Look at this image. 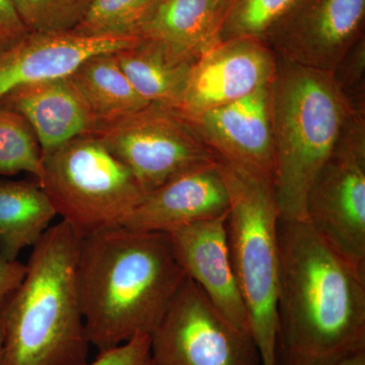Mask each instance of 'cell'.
Returning <instances> with one entry per match:
<instances>
[{"label":"cell","mask_w":365,"mask_h":365,"mask_svg":"<svg viewBox=\"0 0 365 365\" xmlns=\"http://www.w3.org/2000/svg\"><path fill=\"white\" fill-rule=\"evenodd\" d=\"M331 365H365V351L356 353Z\"/></svg>","instance_id":"obj_29"},{"label":"cell","mask_w":365,"mask_h":365,"mask_svg":"<svg viewBox=\"0 0 365 365\" xmlns=\"http://www.w3.org/2000/svg\"><path fill=\"white\" fill-rule=\"evenodd\" d=\"M230 198L227 237L250 332L262 365H275L279 290L280 211L273 184L239 174L220 163Z\"/></svg>","instance_id":"obj_5"},{"label":"cell","mask_w":365,"mask_h":365,"mask_svg":"<svg viewBox=\"0 0 365 365\" xmlns=\"http://www.w3.org/2000/svg\"><path fill=\"white\" fill-rule=\"evenodd\" d=\"M135 37L86 36L71 31L29 33L0 50V101L35 81L67 76L88 57L130 47Z\"/></svg>","instance_id":"obj_14"},{"label":"cell","mask_w":365,"mask_h":365,"mask_svg":"<svg viewBox=\"0 0 365 365\" xmlns=\"http://www.w3.org/2000/svg\"><path fill=\"white\" fill-rule=\"evenodd\" d=\"M299 0H232L222 41L237 37L263 39L268 31Z\"/></svg>","instance_id":"obj_24"},{"label":"cell","mask_w":365,"mask_h":365,"mask_svg":"<svg viewBox=\"0 0 365 365\" xmlns=\"http://www.w3.org/2000/svg\"><path fill=\"white\" fill-rule=\"evenodd\" d=\"M335 76L278 58L270 85L273 188L284 220H306L307 194L354 109Z\"/></svg>","instance_id":"obj_4"},{"label":"cell","mask_w":365,"mask_h":365,"mask_svg":"<svg viewBox=\"0 0 365 365\" xmlns=\"http://www.w3.org/2000/svg\"><path fill=\"white\" fill-rule=\"evenodd\" d=\"M93 136L130 170L145 194L178 176L222 163L184 115L148 104L98 125Z\"/></svg>","instance_id":"obj_7"},{"label":"cell","mask_w":365,"mask_h":365,"mask_svg":"<svg viewBox=\"0 0 365 365\" xmlns=\"http://www.w3.org/2000/svg\"><path fill=\"white\" fill-rule=\"evenodd\" d=\"M2 359H4V335H2L1 325H0V365H4Z\"/></svg>","instance_id":"obj_30"},{"label":"cell","mask_w":365,"mask_h":365,"mask_svg":"<svg viewBox=\"0 0 365 365\" xmlns=\"http://www.w3.org/2000/svg\"><path fill=\"white\" fill-rule=\"evenodd\" d=\"M220 165L190 170L146 194L122 227L169 235L228 212L230 198Z\"/></svg>","instance_id":"obj_15"},{"label":"cell","mask_w":365,"mask_h":365,"mask_svg":"<svg viewBox=\"0 0 365 365\" xmlns=\"http://www.w3.org/2000/svg\"><path fill=\"white\" fill-rule=\"evenodd\" d=\"M155 0H93L73 32L86 36L134 37L139 21ZM136 38V37H135Z\"/></svg>","instance_id":"obj_22"},{"label":"cell","mask_w":365,"mask_h":365,"mask_svg":"<svg viewBox=\"0 0 365 365\" xmlns=\"http://www.w3.org/2000/svg\"><path fill=\"white\" fill-rule=\"evenodd\" d=\"M29 33L11 0H0V50L19 42Z\"/></svg>","instance_id":"obj_27"},{"label":"cell","mask_w":365,"mask_h":365,"mask_svg":"<svg viewBox=\"0 0 365 365\" xmlns=\"http://www.w3.org/2000/svg\"><path fill=\"white\" fill-rule=\"evenodd\" d=\"M81 235L61 220L33 247L25 278L0 304L4 365H83L91 343L76 281Z\"/></svg>","instance_id":"obj_3"},{"label":"cell","mask_w":365,"mask_h":365,"mask_svg":"<svg viewBox=\"0 0 365 365\" xmlns=\"http://www.w3.org/2000/svg\"><path fill=\"white\" fill-rule=\"evenodd\" d=\"M115 55L129 83L144 101L180 109L196 59L163 43L139 38Z\"/></svg>","instance_id":"obj_18"},{"label":"cell","mask_w":365,"mask_h":365,"mask_svg":"<svg viewBox=\"0 0 365 365\" xmlns=\"http://www.w3.org/2000/svg\"><path fill=\"white\" fill-rule=\"evenodd\" d=\"M40 186L57 215L81 237L123 225L143 200L130 170L93 135L76 137L43 158Z\"/></svg>","instance_id":"obj_6"},{"label":"cell","mask_w":365,"mask_h":365,"mask_svg":"<svg viewBox=\"0 0 365 365\" xmlns=\"http://www.w3.org/2000/svg\"><path fill=\"white\" fill-rule=\"evenodd\" d=\"M365 40H359L334 72L342 90L350 100L364 97Z\"/></svg>","instance_id":"obj_25"},{"label":"cell","mask_w":365,"mask_h":365,"mask_svg":"<svg viewBox=\"0 0 365 365\" xmlns=\"http://www.w3.org/2000/svg\"><path fill=\"white\" fill-rule=\"evenodd\" d=\"M153 365H262L251 333L222 316L187 277L150 335Z\"/></svg>","instance_id":"obj_9"},{"label":"cell","mask_w":365,"mask_h":365,"mask_svg":"<svg viewBox=\"0 0 365 365\" xmlns=\"http://www.w3.org/2000/svg\"><path fill=\"white\" fill-rule=\"evenodd\" d=\"M57 215L37 180L0 177V250L18 260L23 250L34 247Z\"/></svg>","instance_id":"obj_19"},{"label":"cell","mask_w":365,"mask_h":365,"mask_svg":"<svg viewBox=\"0 0 365 365\" xmlns=\"http://www.w3.org/2000/svg\"><path fill=\"white\" fill-rule=\"evenodd\" d=\"M26 272V264L6 258L0 250V304L21 284Z\"/></svg>","instance_id":"obj_28"},{"label":"cell","mask_w":365,"mask_h":365,"mask_svg":"<svg viewBox=\"0 0 365 365\" xmlns=\"http://www.w3.org/2000/svg\"><path fill=\"white\" fill-rule=\"evenodd\" d=\"M365 0H299L266 34L278 58L334 73L364 36Z\"/></svg>","instance_id":"obj_10"},{"label":"cell","mask_w":365,"mask_h":365,"mask_svg":"<svg viewBox=\"0 0 365 365\" xmlns=\"http://www.w3.org/2000/svg\"><path fill=\"white\" fill-rule=\"evenodd\" d=\"M306 220L324 242L365 272V103L354 105L316 177Z\"/></svg>","instance_id":"obj_8"},{"label":"cell","mask_w":365,"mask_h":365,"mask_svg":"<svg viewBox=\"0 0 365 365\" xmlns=\"http://www.w3.org/2000/svg\"><path fill=\"white\" fill-rule=\"evenodd\" d=\"M43 153L28 121L18 112L0 104V177L29 173L39 181Z\"/></svg>","instance_id":"obj_21"},{"label":"cell","mask_w":365,"mask_h":365,"mask_svg":"<svg viewBox=\"0 0 365 365\" xmlns=\"http://www.w3.org/2000/svg\"><path fill=\"white\" fill-rule=\"evenodd\" d=\"M277 66V55L261 38L223 40L196 60L178 111L194 117L248 97L272 83Z\"/></svg>","instance_id":"obj_11"},{"label":"cell","mask_w":365,"mask_h":365,"mask_svg":"<svg viewBox=\"0 0 365 365\" xmlns=\"http://www.w3.org/2000/svg\"><path fill=\"white\" fill-rule=\"evenodd\" d=\"M31 125L43 158L76 137L93 135L98 121L68 76L26 83L0 101Z\"/></svg>","instance_id":"obj_16"},{"label":"cell","mask_w":365,"mask_h":365,"mask_svg":"<svg viewBox=\"0 0 365 365\" xmlns=\"http://www.w3.org/2000/svg\"><path fill=\"white\" fill-rule=\"evenodd\" d=\"M275 365H331L365 351V272L307 220H281Z\"/></svg>","instance_id":"obj_1"},{"label":"cell","mask_w":365,"mask_h":365,"mask_svg":"<svg viewBox=\"0 0 365 365\" xmlns=\"http://www.w3.org/2000/svg\"><path fill=\"white\" fill-rule=\"evenodd\" d=\"M227 216L228 212L187 225L169 237L187 277L202 289L230 323L251 333L248 312L230 259Z\"/></svg>","instance_id":"obj_13"},{"label":"cell","mask_w":365,"mask_h":365,"mask_svg":"<svg viewBox=\"0 0 365 365\" xmlns=\"http://www.w3.org/2000/svg\"><path fill=\"white\" fill-rule=\"evenodd\" d=\"M68 78L100 124L127 116L148 105L129 83L115 52L88 57Z\"/></svg>","instance_id":"obj_20"},{"label":"cell","mask_w":365,"mask_h":365,"mask_svg":"<svg viewBox=\"0 0 365 365\" xmlns=\"http://www.w3.org/2000/svg\"><path fill=\"white\" fill-rule=\"evenodd\" d=\"M93 0H11L30 33L71 32Z\"/></svg>","instance_id":"obj_23"},{"label":"cell","mask_w":365,"mask_h":365,"mask_svg":"<svg viewBox=\"0 0 365 365\" xmlns=\"http://www.w3.org/2000/svg\"><path fill=\"white\" fill-rule=\"evenodd\" d=\"M186 279L169 235L120 225L81 237L76 281L91 345L151 335Z\"/></svg>","instance_id":"obj_2"},{"label":"cell","mask_w":365,"mask_h":365,"mask_svg":"<svg viewBox=\"0 0 365 365\" xmlns=\"http://www.w3.org/2000/svg\"><path fill=\"white\" fill-rule=\"evenodd\" d=\"M232 0H155L139 21L134 37L157 41L198 59L222 42Z\"/></svg>","instance_id":"obj_17"},{"label":"cell","mask_w":365,"mask_h":365,"mask_svg":"<svg viewBox=\"0 0 365 365\" xmlns=\"http://www.w3.org/2000/svg\"><path fill=\"white\" fill-rule=\"evenodd\" d=\"M83 365H153L150 335H138L123 344L103 350L91 364Z\"/></svg>","instance_id":"obj_26"},{"label":"cell","mask_w":365,"mask_h":365,"mask_svg":"<svg viewBox=\"0 0 365 365\" xmlns=\"http://www.w3.org/2000/svg\"><path fill=\"white\" fill-rule=\"evenodd\" d=\"M270 85L237 102L185 117L223 165L244 176L273 184Z\"/></svg>","instance_id":"obj_12"}]
</instances>
